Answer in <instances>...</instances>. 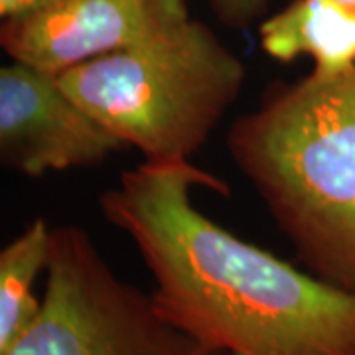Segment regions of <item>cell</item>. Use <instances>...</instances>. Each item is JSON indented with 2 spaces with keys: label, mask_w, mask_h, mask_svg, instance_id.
<instances>
[{
  "label": "cell",
  "mask_w": 355,
  "mask_h": 355,
  "mask_svg": "<svg viewBox=\"0 0 355 355\" xmlns=\"http://www.w3.org/2000/svg\"><path fill=\"white\" fill-rule=\"evenodd\" d=\"M125 148V142L67 95L55 73L14 60L0 69V156L4 166L38 178L99 164Z\"/></svg>",
  "instance_id": "cell-5"
},
{
  "label": "cell",
  "mask_w": 355,
  "mask_h": 355,
  "mask_svg": "<svg viewBox=\"0 0 355 355\" xmlns=\"http://www.w3.org/2000/svg\"><path fill=\"white\" fill-rule=\"evenodd\" d=\"M60 83L146 164H188L239 97L241 60L196 20L60 73Z\"/></svg>",
  "instance_id": "cell-3"
},
{
  "label": "cell",
  "mask_w": 355,
  "mask_h": 355,
  "mask_svg": "<svg viewBox=\"0 0 355 355\" xmlns=\"http://www.w3.org/2000/svg\"><path fill=\"white\" fill-rule=\"evenodd\" d=\"M0 355H223L170 324L114 275L81 227L51 229L42 308Z\"/></svg>",
  "instance_id": "cell-4"
},
{
  "label": "cell",
  "mask_w": 355,
  "mask_h": 355,
  "mask_svg": "<svg viewBox=\"0 0 355 355\" xmlns=\"http://www.w3.org/2000/svg\"><path fill=\"white\" fill-rule=\"evenodd\" d=\"M188 18L184 0H51L6 20L2 46L14 62L60 76L144 44Z\"/></svg>",
  "instance_id": "cell-6"
},
{
  "label": "cell",
  "mask_w": 355,
  "mask_h": 355,
  "mask_svg": "<svg viewBox=\"0 0 355 355\" xmlns=\"http://www.w3.org/2000/svg\"><path fill=\"white\" fill-rule=\"evenodd\" d=\"M263 50L292 62L314 60V71L340 73L355 65V12L330 0H296L259 28Z\"/></svg>",
  "instance_id": "cell-7"
},
{
  "label": "cell",
  "mask_w": 355,
  "mask_h": 355,
  "mask_svg": "<svg viewBox=\"0 0 355 355\" xmlns=\"http://www.w3.org/2000/svg\"><path fill=\"white\" fill-rule=\"evenodd\" d=\"M227 146L310 272L355 292V65L280 89Z\"/></svg>",
  "instance_id": "cell-2"
},
{
  "label": "cell",
  "mask_w": 355,
  "mask_h": 355,
  "mask_svg": "<svg viewBox=\"0 0 355 355\" xmlns=\"http://www.w3.org/2000/svg\"><path fill=\"white\" fill-rule=\"evenodd\" d=\"M51 253V227L38 217L8 243L0 253V354L6 352L42 308V296L34 284L48 270Z\"/></svg>",
  "instance_id": "cell-8"
},
{
  "label": "cell",
  "mask_w": 355,
  "mask_h": 355,
  "mask_svg": "<svg viewBox=\"0 0 355 355\" xmlns=\"http://www.w3.org/2000/svg\"><path fill=\"white\" fill-rule=\"evenodd\" d=\"M334 4H338V6H342V8H347V10H352L355 12V0H330Z\"/></svg>",
  "instance_id": "cell-11"
},
{
  "label": "cell",
  "mask_w": 355,
  "mask_h": 355,
  "mask_svg": "<svg viewBox=\"0 0 355 355\" xmlns=\"http://www.w3.org/2000/svg\"><path fill=\"white\" fill-rule=\"evenodd\" d=\"M193 186L229 191L190 162H144L99 200L153 272L156 310L223 355H355V292L217 225L191 203Z\"/></svg>",
  "instance_id": "cell-1"
},
{
  "label": "cell",
  "mask_w": 355,
  "mask_h": 355,
  "mask_svg": "<svg viewBox=\"0 0 355 355\" xmlns=\"http://www.w3.org/2000/svg\"><path fill=\"white\" fill-rule=\"evenodd\" d=\"M50 2L51 0H0V14L4 20H10V18L22 16V14L34 12Z\"/></svg>",
  "instance_id": "cell-10"
},
{
  "label": "cell",
  "mask_w": 355,
  "mask_h": 355,
  "mask_svg": "<svg viewBox=\"0 0 355 355\" xmlns=\"http://www.w3.org/2000/svg\"><path fill=\"white\" fill-rule=\"evenodd\" d=\"M211 2L217 16L229 26L247 24L266 4V0H211Z\"/></svg>",
  "instance_id": "cell-9"
}]
</instances>
